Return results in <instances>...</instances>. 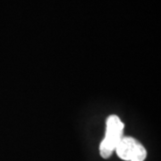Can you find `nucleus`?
Wrapping results in <instances>:
<instances>
[{
  "label": "nucleus",
  "mask_w": 161,
  "mask_h": 161,
  "mask_svg": "<svg viewBox=\"0 0 161 161\" xmlns=\"http://www.w3.org/2000/svg\"><path fill=\"white\" fill-rule=\"evenodd\" d=\"M124 123L115 115H111L106 122L105 137L99 145V153L102 158H108L115 151L117 144L124 136Z\"/></svg>",
  "instance_id": "obj_1"
},
{
  "label": "nucleus",
  "mask_w": 161,
  "mask_h": 161,
  "mask_svg": "<svg viewBox=\"0 0 161 161\" xmlns=\"http://www.w3.org/2000/svg\"><path fill=\"white\" fill-rule=\"evenodd\" d=\"M115 151L121 159L125 161H144L147 150L136 139L123 136Z\"/></svg>",
  "instance_id": "obj_2"
}]
</instances>
